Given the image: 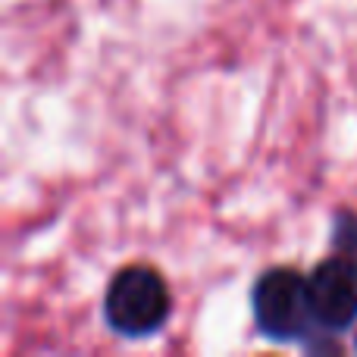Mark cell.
Wrapping results in <instances>:
<instances>
[{
  "instance_id": "obj_1",
  "label": "cell",
  "mask_w": 357,
  "mask_h": 357,
  "mask_svg": "<svg viewBox=\"0 0 357 357\" xmlns=\"http://www.w3.org/2000/svg\"><path fill=\"white\" fill-rule=\"evenodd\" d=\"M173 298L163 276L151 266H126L110 279L104 295V320L126 339H148L169 320Z\"/></svg>"
},
{
  "instance_id": "obj_2",
  "label": "cell",
  "mask_w": 357,
  "mask_h": 357,
  "mask_svg": "<svg viewBox=\"0 0 357 357\" xmlns=\"http://www.w3.org/2000/svg\"><path fill=\"white\" fill-rule=\"evenodd\" d=\"M251 314L260 335L273 342H301L314 326L307 279L291 266L260 273L251 289Z\"/></svg>"
},
{
  "instance_id": "obj_3",
  "label": "cell",
  "mask_w": 357,
  "mask_h": 357,
  "mask_svg": "<svg viewBox=\"0 0 357 357\" xmlns=\"http://www.w3.org/2000/svg\"><path fill=\"white\" fill-rule=\"evenodd\" d=\"M307 298L314 326L339 335L357 323V257L339 254L326 257L307 276Z\"/></svg>"
},
{
  "instance_id": "obj_4",
  "label": "cell",
  "mask_w": 357,
  "mask_h": 357,
  "mask_svg": "<svg viewBox=\"0 0 357 357\" xmlns=\"http://www.w3.org/2000/svg\"><path fill=\"white\" fill-rule=\"evenodd\" d=\"M335 245L357 257V216L354 213H339V220H335Z\"/></svg>"
},
{
  "instance_id": "obj_5",
  "label": "cell",
  "mask_w": 357,
  "mask_h": 357,
  "mask_svg": "<svg viewBox=\"0 0 357 357\" xmlns=\"http://www.w3.org/2000/svg\"><path fill=\"white\" fill-rule=\"evenodd\" d=\"M354 348H357V339H354Z\"/></svg>"
}]
</instances>
